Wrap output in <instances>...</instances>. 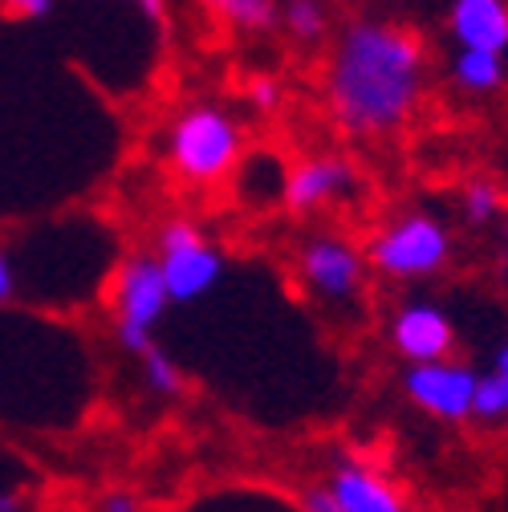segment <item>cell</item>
I'll return each mask as SVG.
<instances>
[{"label":"cell","instance_id":"6da1fadb","mask_svg":"<svg viewBox=\"0 0 508 512\" xmlns=\"http://www.w3.org/2000/svg\"><path fill=\"white\" fill-rule=\"evenodd\" d=\"M427 45L391 21H354L330 57V114L354 139H391L419 110Z\"/></svg>","mask_w":508,"mask_h":512},{"label":"cell","instance_id":"ba28073f","mask_svg":"<svg viewBox=\"0 0 508 512\" xmlns=\"http://www.w3.org/2000/svg\"><path fill=\"white\" fill-rule=\"evenodd\" d=\"M391 346L407 362H431V358H452L456 350V322L448 309L435 301H407L391 317Z\"/></svg>","mask_w":508,"mask_h":512},{"label":"cell","instance_id":"cb8c5ba5","mask_svg":"<svg viewBox=\"0 0 508 512\" xmlns=\"http://www.w3.org/2000/svg\"><path fill=\"white\" fill-rule=\"evenodd\" d=\"M492 370H496L500 378H508V342L496 350V358H492Z\"/></svg>","mask_w":508,"mask_h":512},{"label":"cell","instance_id":"8992f818","mask_svg":"<svg viewBox=\"0 0 508 512\" xmlns=\"http://www.w3.org/2000/svg\"><path fill=\"white\" fill-rule=\"evenodd\" d=\"M297 277L322 305H350L366 285V252L342 236H313L297 252Z\"/></svg>","mask_w":508,"mask_h":512},{"label":"cell","instance_id":"5bb4252c","mask_svg":"<svg viewBox=\"0 0 508 512\" xmlns=\"http://www.w3.org/2000/svg\"><path fill=\"white\" fill-rule=\"evenodd\" d=\"M472 419L480 427H508V378H500L496 370L480 374L476 399H472Z\"/></svg>","mask_w":508,"mask_h":512},{"label":"cell","instance_id":"e0dca14e","mask_svg":"<svg viewBox=\"0 0 508 512\" xmlns=\"http://www.w3.org/2000/svg\"><path fill=\"white\" fill-rule=\"evenodd\" d=\"M285 29L297 41H322L330 29V13L322 0H289L285 5Z\"/></svg>","mask_w":508,"mask_h":512},{"label":"cell","instance_id":"30bf717a","mask_svg":"<svg viewBox=\"0 0 508 512\" xmlns=\"http://www.w3.org/2000/svg\"><path fill=\"white\" fill-rule=\"evenodd\" d=\"M330 496H334V512H403L407 496L403 488L362 460H346L330 472L326 480Z\"/></svg>","mask_w":508,"mask_h":512},{"label":"cell","instance_id":"8fae6325","mask_svg":"<svg viewBox=\"0 0 508 512\" xmlns=\"http://www.w3.org/2000/svg\"><path fill=\"white\" fill-rule=\"evenodd\" d=\"M448 33L456 45L508 53V0H452Z\"/></svg>","mask_w":508,"mask_h":512},{"label":"cell","instance_id":"44dd1931","mask_svg":"<svg viewBox=\"0 0 508 512\" xmlns=\"http://www.w3.org/2000/svg\"><path fill=\"white\" fill-rule=\"evenodd\" d=\"M309 512H334V496H330V488L326 484H317L313 492H305V500H301Z\"/></svg>","mask_w":508,"mask_h":512},{"label":"cell","instance_id":"603a6c76","mask_svg":"<svg viewBox=\"0 0 508 512\" xmlns=\"http://www.w3.org/2000/svg\"><path fill=\"white\" fill-rule=\"evenodd\" d=\"M102 508H106V512H135L139 500H135V496H106Z\"/></svg>","mask_w":508,"mask_h":512},{"label":"cell","instance_id":"9a60e30c","mask_svg":"<svg viewBox=\"0 0 508 512\" xmlns=\"http://www.w3.org/2000/svg\"><path fill=\"white\" fill-rule=\"evenodd\" d=\"M460 212L472 228H488L504 216V191L492 183V179H472L460 196Z\"/></svg>","mask_w":508,"mask_h":512},{"label":"cell","instance_id":"4fadbf2b","mask_svg":"<svg viewBox=\"0 0 508 512\" xmlns=\"http://www.w3.org/2000/svg\"><path fill=\"white\" fill-rule=\"evenodd\" d=\"M200 5L244 33H261L277 21V0H200Z\"/></svg>","mask_w":508,"mask_h":512},{"label":"cell","instance_id":"ac0fdd59","mask_svg":"<svg viewBox=\"0 0 508 512\" xmlns=\"http://www.w3.org/2000/svg\"><path fill=\"white\" fill-rule=\"evenodd\" d=\"M248 102L257 106V110H277L281 106V82L261 74V78H252L248 82Z\"/></svg>","mask_w":508,"mask_h":512},{"label":"cell","instance_id":"d6986e66","mask_svg":"<svg viewBox=\"0 0 508 512\" xmlns=\"http://www.w3.org/2000/svg\"><path fill=\"white\" fill-rule=\"evenodd\" d=\"M0 5H5V13L21 17V21H41V17L53 13L57 0H0Z\"/></svg>","mask_w":508,"mask_h":512},{"label":"cell","instance_id":"2e32d148","mask_svg":"<svg viewBox=\"0 0 508 512\" xmlns=\"http://www.w3.org/2000/svg\"><path fill=\"white\" fill-rule=\"evenodd\" d=\"M139 358H143V382H147V391H155L163 399L183 395V370L175 366V358L163 346H147Z\"/></svg>","mask_w":508,"mask_h":512},{"label":"cell","instance_id":"ffe728a7","mask_svg":"<svg viewBox=\"0 0 508 512\" xmlns=\"http://www.w3.org/2000/svg\"><path fill=\"white\" fill-rule=\"evenodd\" d=\"M13 293H17V273H13L9 252L0 248V305H5V301H13Z\"/></svg>","mask_w":508,"mask_h":512},{"label":"cell","instance_id":"9c48e42d","mask_svg":"<svg viewBox=\"0 0 508 512\" xmlns=\"http://www.w3.org/2000/svg\"><path fill=\"white\" fill-rule=\"evenodd\" d=\"M354 187H358V171L346 159H338V155H313V159H301L285 175L281 200H285L289 212L309 216V212H322L334 200H346Z\"/></svg>","mask_w":508,"mask_h":512},{"label":"cell","instance_id":"484cf974","mask_svg":"<svg viewBox=\"0 0 508 512\" xmlns=\"http://www.w3.org/2000/svg\"><path fill=\"white\" fill-rule=\"evenodd\" d=\"M500 224H504L500 232H504V244H508V208H504V216H500Z\"/></svg>","mask_w":508,"mask_h":512},{"label":"cell","instance_id":"7402d4cb","mask_svg":"<svg viewBox=\"0 0 508 512\" xmlns=\"http://www.w3.org/2000/svg\"><path fill=\"white\" fill-rule=\"evenodd\" d=\"M131 5H135L147 21H155V25H163V21H167V0H131Z\"/></svg>","mask_w":508,"mask_h":512},{"label":"cell","instance_id":"5b68a950","mask_svg":"<svg viewBox=\"0 0 508 512\" xmlns=\"http://www.w3.org/2000/svg\"><path fill=\"white\" fill-rule=\"evenodd\" d=\"M159 244V269L171 293V305H192L208 297L224 277V252L200 232L196 220H167L155 236Z\"/></svg>","mask_w":508,"mask_h":512},{"label":"cell","instance_id":"7a4b0ae2","mask_svg":"<svg viewBox=\"0 0 508 512\" xmlns=\"http://www.w3.org/2000/svg\"><path fill=\"white\" fill-rule=\"evenodd\" d=\"M244 131L220 106H192L167 126V163L187 183H220L236 171Z\"/></svg>","mask_w":508,"mask_h":512},{"label":"cell","instance_id":"d4e9b609","mask_svg":"<svg viewBox=\"0 0 508 512\" xmlns=\"http://www.w3.org/2000/svg\"><path fill=\"white\" fill-rule=\"evenodd\" d=\"M17 508H21L17 496H0V512H17Z\"/></svg>","mask_w":508,"mask_h":512},{"label":"cell","instance_id":"52a82bcc","mask_svg":"<svg viewBox=\"0 0 508 512\" xmlns=\"http://www.w3.org/2000/svg\"><path fill=\"white\" fill-rule=\"evenodd\" d=\"M476 382H480V374L468 362L431 358V362H411L407 366L403 391L423 415H431L439 423H468L472 419V399H476Z\"/></svg>","mask_w":508,"mask_h":512},{"label":"cell","instance_id":"7c38bea8","mask_svg":"<svg viewBox=\"0 0 508 512\" xmlns=\"http://www.w3.org/2000/svg\"><path fill=\"white\" fill-rule=\"evenodd\" d=\"M508 78V61L504 53L496 49H468V45H456V57H452V82L468 94H492L500 90Z\"/></svg>","mask_w":508,"mask_h":512},{"label":"cell","instance_id":"277c9868","mask_svg":"<svg viewBox=\"0 0 508 512\" xmlns=\"http://www.w3.org/2000/svg\"><path fill=\"white\" fill-rule=\"evenodd\" d=\"M110 301H114L118 346L139 358L147 346H155V326L171 309V293H167V281H163V269H159V256H151V252L126 256V261L118 265V273H114Z\"/></svg>","mask_w":508,"mask_h":512},{"label":"cell","instance_id":"3957f363","mask_svg":"<svg viewBox=\"0 0 508 512\" xmlns=\"http://www.w3.org/2000/svg\"><path fill=\"white\" fill-rule=\"evenodd\" d=\"M452 261V232L431 212H407L378 228L366 244V265L391 281H423Z\"/></svg>","mask_w":508,"mask_h":512}]
</instances>
